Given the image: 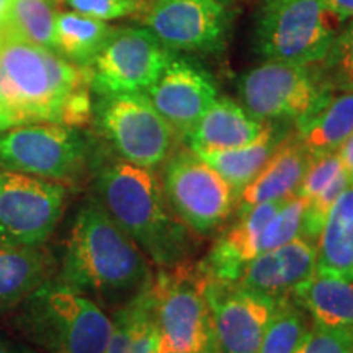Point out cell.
<instances>
[{"instance_id": "obj_29", "label": "cell", "mask_w": 353, "mask_h": 353, "mask_svg": "<svg viewBox=\"0 0 353 353\" xmlns=\"http://www.w3.org/2000/svg\"><path fill=\"white\" fill-rule=\"evenodd\" d=\"M322 81L334 90H353V19L339 30L327 54L321 61Z\"/></svg>"}, {"instance_id": "obj_4", "label": "cell", "mask_w": 353, "mask_h": 353, "mask_svg": "<svg viewBox=\"0 0 353 353\" xmlns=\"http://www.w3.org/2000/svg\"><path fill=\"white\" fill-rule=\"evenodd\" d=\"M17 325L48 353H103L112 319L77 290L50 280L20 304Z\"/></svg>"}, {"instance_id": "obj_28", "label": "cell", "mask_w": 353, "mask_h": 353, "mask_svg": "<svg viewBox=\"0 0 353 353\" xmlns=\"http://www.w3.org/2000/svg\"><path fill=\"white\" fill-rule=\"evenodd\" d=\"M309 327L311 324L306 311L291 298L283 299L276 304L259 353H293L303 342Z\"/></svg>"}, {"instance_id": "obj_32", "label": "cell", "mask_w": 353, "mask_h": 353, "mask_svg": "<svg viewBox=\"0 0 353 353\" xmlns=\"http://www.w3.org/2000/svg\"><path fill=\"white\" fill-rule=\"evenodd\" d=\"M293 353H353V332L322 327L312 322Z\"/></svg>"}, {"instance_id": "obj_37", "label": "cell", "mask_w": 353, "mask_h": 353, "mask_svg": "<svg viewBox=\"0 0 353 353\" xmlns=\"http://www.w3.org/2000/svg\"><path fill=\"white\" fill-rule=\"evenodd\" d=\"M13 0H0V30L3 28L6 21L8 19V13L12 10Z\"/></svg>"}, {"instance_id": "obj_1", "label": "cell", "mask_w": 353, "mask_h": 353, "mask_svg": "<svg viewBox=\"0 0 353 353\" xmlns=\"http://www.w3.org/2000/svg\"><path fill=\"white\" fill-rule=\"evenodd\" d=\"M56 280L114 311L148 290L152 273L145 254L95 196L72 221Z\"/></svg>"}, {"instance_id": "obj_31", "label": "cell", "mask_w": 353, "mask_h": 353, "mask_svg": "<svg viewBox=\"0 0 353 353\" xmlns=\"http://www.w3.org/2000/svg\"><path fill=\"white\" fill-rule=\"evenodd\" d=\"M343 174V167L341 164L337 152L325 154V156L314 157L309 162L306 172H304L301 182L294 195L301 196L303 200L309 201L314 198L317 193L327 188L330 183Z\"/></svg>"}, {"instance_id": "obj_23", "label": "cell", "mask_w": 353, "mask_h": 353, "mask_svg": "<svg viewBox=\"0 0 353 353\" xmlns=\"http://www.w3.org/2000/svg\"><path fill=\"white\" fill-rule=\"evenodd\" d=\"M353 134V90L332 95L314 114L296 125L294 138L309 157L334 154Z\"/></svg>"}, {"instance_id": "obj_21", "label": "cell", "mask_w": 353, "mask_h": 353, "mask_svg": "<svg viewBox=\"0 0 353 353\" xmlns=\"http://www.w3.org/2000/svg\"><path fill=\"white\" fill-rule=\"evenodd\" d=\"M316 273L353 281V183L337 198L317 237Z\"/></svg>"}, {"instance_id": "obj_12", "label": "cell", "mask_w": 353, "mask_h": 353, "mask_svg": "<svg viewBox=\"0 0 353 353\" xmlns=\"http://www.w3.org/2000/svg\"><path fill=\"white\" fill-rule=\"evenodd\" d=\"M175 56L148 28H114L88 65L90 88L99 95L145 94Z\"/></svg>"}, {"instance_id": "obj_6", "label": "cell", "mask_w": 353, "mask_h": 353, "mask_svg": "<svg viewBox=\"0 0 353 353\" xmlns=\"http://www.w3.org/2000/svg\"><path fill=\"white\" fill-rule=\"evenodd\" d=\"M342 25L322 0H259L255 51L265 61L319 64Z\"/></svg>"}, {"instance_id": "obj_34", "label": "cell", "mask_w": 353, "mask_h": 353, "mask_svg": "<svg viewBox=\"0 0 353 353\" xmlns=\"http://www.w3.org/2000/svg\"><path fill=\"white\" fill-rule=\"evenodd\" d=\"M337 156L341 159V164L345 172L348 182L353 183V134L339 148Z\"/></svg>"}, {"instance_id": "obj_15", "label": "cell", "mask_w": 353, "mask_h": 353, "mask_svg": "<svg viewBox=\"0 0 353 353\" xmlns=\"http://www.w3.org/2000/svg\"><path fill=\"white\" fill-rule=\"evenodd\" d=\"M145 95L172 130L185 136L218 99V87L205 69L175 56Z\"/></svg>"}, {"instance_id": "obj_27", "label": "cell", "mask_w": 353, "mask_h": 353, "mask_svg": "<svg viewBox=\"0 0 353 353\" xmlns=\"http://www.w3.org/2000/svg\"><path fill=\"white\" fill-rule=\"evenodd\" d=\"M0 34L56 51V12L52 0H13Z\"/></svg>"}, {"instance_id": "obj_5", "label": "cell", "mask_w": 353, "mask_h": 353, "mask_svg": "<svg viewBox=\"0 0 353 353\" xmlns=\"http://www.w3.org/2000/svg\"><path fill=\"white\" fill-rule=\"evenodd\" d=\"M208 272L201 262L161 267L151 281V299L157 324V350L221 353L213 314L206 299Z\"/></svg>"}, {"instance_id": "obj_19", "label": "cell", "mask_w": 353, "mask_h": 353, "mask_svg": "<svg viewBox=\"0 0 353 353\" xmlns=\"http://www.w3.org/2000/svg\"><path fill=\"white\" fill-rule=\"evenodd\" d=\"M311 157L293 136L278 144L262 170L245 185L236 198L237 214L254 208L260 203L283 200L296 193Z\"/></svg>"}, {"instance_id": "obj_18", "label": "cell", "mask_w": 353, "mask_h": 353, "mask_svg": "<svg viewBox=\"0 0 353 353\" xmlns=\"http://www.w3.org/2000/svg\"><path fill=\"white\" fill-rule=\"evenodd\" d=\"M265 126L267 121L257 120L242 105L223 97L210 105L183 138L190 151L196 154L228 151L252 143Z\"/></svg>"}, {"instance_id": "obj_36", "label": "cell", "mask_w": 353, "mask_h": 353, "mask_svg": "<svg viewBox=\"0 0 353 353\" xmlns=\"http://www.w3.org/2000/svg\"><path fill=\"white\" fill-rule=\"evenodd\" d=\"M0 353H41L32 347L21 345V343L12 342L6 337H0Z\"/></svg>"}, {"instance_id": "obj_33", "label": "cell", "mask_w": 353, "mask_h": 353, "mask_svg": "<svg viewBox=\"0 0 353 353\" xmlns=\"http://www.w3.org/2000/svg\"><path fill=\"white\" fill-rule=\"evenodd\" d=\"M74 12L103 21L145 12L144 0H64Z\"/></svg>"}, {"instance_id": "obj_3", "label": "cell", "mask_w": 353, "mask_h": 353, "mask_svg": "<svg viewBox=\"0 0 353 353\" xmlns=\"http://www.w3.org/2000/svg\"><path fill=\"white\" fill-rule=\"evenodd\" d=\"M90 87V70L59 52L0 34V132L61 123L70 97Z\"/></svg>"}, {"instance_id": "obj_11", "label": "cell", "mask_w": 353, "mask_h": 353, "mask_svg": "<svg viewBox=\"0 0 353 353\" xmlns=\"http://www.w3.org/2000/svg\"><path fill=\"white\" fill-rule=\"evenodd\" d=\"M63 183L0 167V244L41 247L64 213Z\"/></svg>"}, {"instance_id": "obj_39", "label": "cell", "mask_w": 353, "mask_h": 353, "mask_svg": "<svg viewBox=\"0 0 353 353\" xmlns=\"http://www.w3.org/2000/svg\"><path fill=\"white\" fill-rule=\"evenodd\" d=\"M219 2H223V3H226V0H219Z\"/></svg>"}, {"instance_id": "obj_13", "label": "cell", "mask_w": 353, "mask_h": 353, "mask_svg": "<svg viewBox=\"0 0 353 353\" xmlns=\"http://www.w3.org/2000/svg\"><path fill=\"white\" fill-rule=\"evenodd\" d=\"M144 15L149 32L172 51L223 50L228 8L219 0H156Z\"/></svg>"}, {"instance_id": "obj_35", "label": "cell", "mask_w": 353, "mask_h": 353, "mask_svg": "<svg viewBox=\"0 0 353 353\" xmlns=\"http://www.w3.org/2000/svg\"><path fill=\"white\" fill-rule=\"evenodd\" d=\"M324 6L334 13L335 17H339L343 23L347 20L353 19V0H322Z\"/></svg>"}, {"instance_id": "obj_8", "label": "cell", "mask_w": 353, "mask_h": 353, "mask_svg": "<svg viewBox=\"0 0 353 353\" xmlns=\"http://www.w3.org/2000/svg\"><path fill=\"white\" fill-rule=\"evenodd\" d=\"M94 117L123 161L154 170L172 156L175 131L143 92L100 95Z\"/></svg>"}, {"instance_id": "obj_20", "label": "cell", "mask_w": 353, "mask_h": 353, "mask_svg": "<svg viewBox=\"0 0 353 353\" xmlns=\"http://www.w3.org/2000/svg\"><path fill=\"white\" fill-rule=\"evenodd\" d=\"M54 259L41 247L0 244V314L13 311L51 280Z\"/></svg>"}, {"instance_id": "obj_2", "label": "cell", "mask_w": 353, "mask_h": 353, "mask_svg": "<svg viewBox=\"0 0 353 353\" xmlns=\"http://www.w3.org/2000/svg\"><path fill=\"white\" fill-rule=\"evenodd\" d=\"M95 190L114 223L159 267L192 257L193 232L170 210L152 169L123 159L105 162L97 170Z\"/></svg>"}, {"instance_id": "obj_14", "label": "cell", "mask_w": 353, "mask_h": 353, "mask_svg": "<svg viewBox=\"0 0 353 353\" xmlns=\"http://www.w3.org/2000/svg\"><path fill=\"white\" fill-rule=\"evenodd\" d=\"M205 293L221 353H259L278 303L213 276H208Z\"/></svg>"}, {"instance_id": "obj_30", "label": "cell", "mask_w": 353, "mask_h": 353, "mask_svg": "<svg viewBox=\"0 0 353 353\" xmlns=\"http://www.w3.org/2000/svg\"><path fill=\"white\" fill-rule=\"evenodd\" d=\"M306 210V200L291 195L280 206V210L268 221L262 237V254L288 244L303 236V216Z\"/></svg>"}, {"instance_id": "obj_26", "label": "cell", "mask_w": 353, "mask_h": 353, "mask_svg": "<svg viewBox=\"0 0 353 353\" xmlns=\"http://www.w3.org/2000/svg\"><path fill=\"white\" fill-rule=\"evenodd\" d=\"M114 32L107 21L77 12L56 15V51L70 63L88 68Z\"/></svg>"}, {"instance_id": "obj_24", "label": "cell", "mask_w": 353, "mask_h": 353, "mask_svg": "<svg viewBox=\"0 0 353 353\" xmlns=\"http://www.w3.org/2000/svg\"><path fill=\"white\" fill-rule=\"evenodd\" d=\"M285 138L286 134H283L280 128L273 125V121H267L265 130L252 143L236 149H228V151L195 154L231 185L234 195L237 198L245 185L262 170V167L275 152L278 144Z\"/></svg>"}, {"instance_id": "obj_38", "label": "cell", "mask_w": 353, "mask_h": 353, "mask_svg": "<svg viewBox=\"0 0 353 353\" xmlns=\"http://www.w3.org/2000/svg\"><path fill=\"white\" fill-rule=\"evenodd\" d=\"M167 353H193V352H167Z\"/></svg>"}, {"instance_id": "obj_9", "label": "cell", "mask_w": 353, "mask_h": 353, "mask_svg": "<svg viewBox=\"0 0 353 353\" xmlns=\"http://www.w3.org/2000/svg\"><path fill=\"white\" fill-rule=\"evenodd\" d=\"M0 167L68 187L85 174L87 143L61 123L12 128L0 132Z\"/></svg>"}, {"instance_id": "obj_7", "label": "cell", "mask_w": 353, "mask_h": 353, "mask_svg": "<svg viewBox=\"0 0 353 353\" xmlns=\"http://www.w3.org/2000/svg\"><path fill=\"white\" fill-rule=\"evenodd\" d=\"M242 107L260 121L301 123L334 95L311 65L265 61L239 79Z\"/></svg>"}, {"instance_id": "obj_16", "label": "cell", "mask_w": 353, "mask_h": 353, "mask_svg": "<svg viewBox=\"0 0 353 353\" xmlns=\"http://www.w3.org/2000/svg\"><path fill=\"white\" fill-rule=\"evenodd\" d=\"M314 273V242L296 237L288 244L257 255L247 263L236 283L280 303L291 298L294 288Z\"/></svg>"}, {"instance_id": "obj_10", "label": "cell", "mask_w": 353, "mask_h": 353, "mask_svg": "<svg viewBox=\"0 0 353 353\" xmlns=\"http://www.w3.org/2000/svg\"><path fill=\"white\" fill-rule=\"evenodd\" d=\"M162 180L170 210L195 236L214 232L236 208L231 185L193 151L167 159Z\"/></svg>"}, {"instance_id": "obj_17", "label": "cell", "mask_w": 353, "mask_h": 353, "mask_svg": "<svg viewBox=\"0 0 353 353\" xmlns=\"http://www.w3.org/2000/svg\"><path fill=\"white\" fill-rule=\"evenodd\" d=\"M285 201L286 198L260 203L241 213L232 226L224 229L201 262L208 275L216 280L236 283L247 263L262 254L265 228Z\"/></svg>"}, {"instance_id": "obj_22", "label": "cell", "mask_w": 353, "mask_h": 353, "mask_svg": "<svg viewBox=\"0 0 353 353\" xmlns=\"http://www.w3.org/2000/svg\"><path fill=\"white\" fill-rule=\"evenodd\" d=\"M291 299L314 324L353 332V281L314 273L294 288Z\"/></svg>"}, {"instance_id": "obj_25", "label": "cell", "mask_w": 353, "mask_h": 353, "mask_svg": "<svg viewBox=\"0 0 353 353\" xmlns=\"http://www.w3.org/2000/svg\"><path fill=\"white\" fill-rule=\"evenodd\" d=\"M149 288L114 309L112 334L103 353H156L159 334Z\"/></svg>"}]
</instances>
